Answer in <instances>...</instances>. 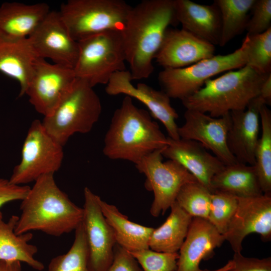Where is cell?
Segmentation results:
<instances>
[{"label":"cell","mask_w":271,"mask_h":271,"mask_svg":"<svg viewBox=\"0 0 271 271\" xmlns=\"http://www.w3.org/2000/svg\"><path fill=\"white\" fill-rule=\"evenodd\" d=\"M177 23L174 0H144L131 7L122 31L132 80L148 78L170 25Z\"/></svg>","instance_id":"obj_1"},{"label":"cell","mask_w":271,"mask_h":271,"mask_svg":"<svg viewBox=\"0 0 271 271\" xmlns=\"http://www.w3.org/2000/svg\"><path fill=\"white\" fill-rule=\"evenodd\" d=\"M22 200L16 234L40 231L60 236L75 230L82 222L83 209L57 186L54 174L39 178Z\"/></svg>","instance_id":"obj_2"},{"label":"cell","mask_w":271,"mask_h":271,"mask_svg":"<svg viewBox=\"0 0 271 271\" xmlns=\"http://www.w3.org/2000/svg\"><path fill=\"white\" fill-rule=\"evenodd\" d=\"M169 139L149 111L137 107L125 96L114 112L104 139L103 153L111 160L136 164L150 153L163 149Z\"/></svg>","instance_id":"obj_3"},{"label":"cell","mask_w":271,"mask_h":271,"mask_svg":"<svg viewBox=\"0 0 271 271\" xmlns=\"http://www.w3.org/2000/svg\"><path fill=\"white\" fill-rule=\"evenodd\" d=\"M269 74H259L247 65L227 71L206 81L202 88L183 100L182 104L186 109L209 113L214 117L244 110L258 96Z\"/></svg>","instance_id":"obj_4"},{"label":"cell","mask_w":271,"mask_h":271,"mask_svg":"<svg viewBox=\"0 0 271 271\" xmlns=\"http://www.w3.org/2000/svg\"><path fill=\"white\" fill-rule=\"evenodd\" d=\"M93 88L76 78L52 114L42 121L46 131L63 146L74 134L90 132L99 120L102 106Z\"/></svg>","instance_id":"obj_5"},{"label":"cell","mask_w":271,"mask_h":271,"mask_svg":"<svg viewBox=\"0 0 271 271\" xmlns=\"http://www.w3.org/2000/svg\"><path fill=\"white\" fill-rule=\"evenodd\" d=\"M131 8L122 0H69L59 13L72 38L79 42L107 31L122 32Z\"/></svg>","instance_id":"obj_6"},{"label":"cell","mask_w":271,"mask_h":271,"mask_svg":"<svg viewBox=\"0 0 271 271\" xmlns=\"http://www.w3.org/2000/svg\"><path fill=\"white\" fill-rule=\"evenodd\" d=\"M78 42V55L73 71L77 78L91 87L106 85L113 74L126 70L122 32L107 31Z\"/></svg>","instance_id":"obj_7"},{"label":"cell","mask_w":271,"mask_h":271,"mask_svg":"<svg viewBox=\"0 0 271 271\" xmlns=\"http://www.w3.org/2000/svg\"><path fill=\"white\" fill-rule=\"evenodd\" d=\"M247 37L241 46L226 55H217L186 67L164 69L158 80L170 98L182 101L204 85L206 81L218 74L240 68L246 65Z\"/></svg>","instance_id":"obj_8"},{"label":"cell","mask_w":271,"mask_h":271,"mask_svg":"<svg viewBox=\"0 0 271 271\" xmlns=\"http://www.w3.org/2000/svg\"><path fill=\"white\" fill-rule=\"evenodd\" d=\"M63 148L46 131L42 121L34 120L22 146L21 161L14 167L10 182L26 185L43 175H54L62 163Z\"/></svg>","instance_id":"obj_9"},{"label":"cell","mask_w":271,"mask_h":271,"mask_svg":"<svg viewBox=\"0 0 271 271\" xmlns=\"http://www.w3.org/2000/svg\"><path fill=\"white\" fill-rule=\"evenodd\" d=\"M162 149L150 153L135 164L146 177L145 188L154 193L150 211L155 217L164 214L170 208L185 184L197 181L177 162L171 160L164 162Z\"/></svg>","instance_id":"obj_10"},{"label":"cell","mask_w":271,"mask_h":271,"mask_svg":"<svg viewBox=\"0 0 271 271\" xmlns=\"http://www.w3.org/2000/svg\"><path fill=\"white\" fill-rule=\"evenodd\" d=\"M76 77L73 69L50 64L38 57L26 94L35 110L44 117L50 115L71 88Z\"/></svg>","instance_id":"obj_11"},{"label":"cell","mask_w":271,"mask_h":271,"mask_svg":"<svg viewBox=\"0 0 271 271\" xmlns=\"http://www.w3.org/2000/svg\"><path fill=\"white\" fill-rule=\"evenodd\" d=\"M82 225L87 242L90 271H107L116 244L113 231L101 209V198L89 188L84 189Z\"/></svg>","instance_id":"obj_12"},{"label":"cell","mask_w":271,"mask_h":271,"mask_svg":"<svg viewBox=\"0 0 271 271\" xmlns=\"http://www.w3.org/2000/svg\"><path fill=\"white\" fill-rule=\"evenodd\" d=\"M132 80L129 70L117 72L106 84L105 92L112 96L124 94L142 102L151 116L164 125L169 138L179 139L176 121L178 114L171 105L170 97L164 91L157 90L144 83H139L135 86Z\"/></svg>","instance_id":"obj_13"},{"label":"cell","mask_w":271,"mask_h":271,"mask_svg":"<svg viewBox=\"0 0 271 271\" xmlns=\"http://www.w3.org/2000/svg\"><path fill=\"white\" fill-rule=\"evenodd\" d=\"M236 212L224 235L234 252H241L243 239L252 233L264 241L271 239V194L238 198Z\"/></svg>","instance_id":"obj_14"},{"label":"cell","mask_w":271,"mask_h":271,"mask_svg":"<svg viewBox=\"0 0 271 271\" xmlns=\"http://www.w3.org/2000/svg\"><path fill=\"white\" fill-rule=\"evenodd\" d=\"M184 116L185 122L178 129L180 138L198 142L212 152L225 165L238 162L227 144L230 113L214 117L198 111L186 109Z\"/></svg>","instance_id":"obj_15"},{"label":"cell","mask_w":271,"mask_h":271,"mask_svg":"<svg viewBox=\"0 0 271 271\" xmlns=\"http://www.w3.org/2000/svg\"><path fill=\"white\" fill-rule=\"evenodd\" d=\"M28 38L38 57L50 59L55 64L73 69L78 42L70 35L59 11H50Z\"/></svg>","instance_id":"obj_16"},{"label":"cell","mask_w":271,"mask_h":271,"mask_svg":"<svg viewBox=\"0 0 271 271\" xmlns=\"http://www.w3.org/2000/svg\"><path fill=\"white\" fill-rule=\"evenodd\" d=\"M215 46L181 29L168 28L154 59L164 69L186 67L214 55Z\"/></svg>","instance_id":"obj_17"},{"label":"cell","mask_w":271,"mask_h":271,"mask_svg":"<svg viewBox=\"0 0 271 271\" xmlns=\"http://www.w3.org/2000/svg\"><path fill=\"white\" fill-rule=\"evenodd\" d=\"M264 104L257 96L244 110L230 112L227 144L230 152L239 163L254 165L255 152L259 139L260 110Z\"/></svg>","instance_id":"obj_18"},{"label":"cell","mask_w":271,"mask_h":271,"mask_svg":"<svg viewBox=\"0 0 271 271\" xmlns=\"http://www.w3.org/2000/svg\"><path fill=\"white\" fill-rule=\"evenodd\" d=\"M168 139L162 150L163 157L179 163L211 192V181L225 165L197 142Z\"/></svg>","instance_id":"obj_19"},{"label":"cell","mask_w":271,"mask_h":271,"mask_svg":"<svg viewBox=\"0 0 271 271\" xmlns=\"http://www.w3.org/2000/svg\"><path fill=\"white\" fill-rule=\"evenodd\" d=\"M224 236L207 220L193 217L185 240L179 250L176 271H207L199 267L202 260L212 257Z\"/></svg>","instance_id":"obj_20"},{"label":"cell","mask_w":271,"mask_h":271,"mask_svg":"<svg viewBox=\"0 0 271 271\" xmlns=\"http://www.w3.org/2000/svg\"><path fill=\"white\" fill-rule=\"evenodd\" d=\"M176 19L182 29L213 45H219L221 17L216 5L174 0Z\"/></svg>","instance_id":"obj_21"},{"label":"cell","mask_w":271,"mask_h":271,"mask_svg":"<svg viewBox=\"0 0 271 271\" xmlns=\"http://www.w3.org/2000/svg\"><path fill=\"white\" fill-rule=\"evenodd\" d=\"M37 58L29 38L14 39L0 35V71L19 83V97L26 94Z\"/></svg>","instance_id":"obj_22"},{"label":"cell","mask_w":271,"mask_h":271,"mask_svg":"<svg viewBox=\"0 0 271 271\" xmlns=\"http://www.w3.org/2000/svg\"><path fill=\"white\" fill-rule=\"evenodd\" d=\"M50 11L45 3L26 5L5 2L0 6V35L14 39L29 38Z\"/></svg>","instance_id":"obj_23"},{"label":"cell","mask_w":271,"mask_h":271,"mask_svg":"<svg viewBox=\"0 0 271 271\" xmlns=\"http://www.w3.org/2000/svg\"><path fill=\"white\" fill-rule=\"evenodd\" d=\"M212 193L220 192L238 198L263 194L254 166L239 162L225 165L211 181Z\"/></svg>","instance_id":"obj_24"},{"label":"cell","mask_w":271,"mask_h":271,"mask_svg":"<svg viewBox=\"0 0 271 271\" xmlns=\"http://www.w3.org/2000/svg\"><path fill=\"white\" fill-rule=\"evenodd\" d=\"M18 218L19 216L13 215L6 222L0 211V260L23 262L33 269L41 271L44 265L35 258L38 248L29 243L33 234L27 232L17 235L15 232Z\"/></svg>","instance_id":"obj_25"},{"label":"cell","mask_w":271,"mask_h":271,"mask_svg":"<svg viewBox=\"0 0 271 271\" xmlns=\"http://www.w3.org/2000/svg\"><path fill=\"white\" fill-rule=\"evenodd\" d=\"M100 205L104 217L113 231L116 244L129 252L149 248V240L154 228L130 221L116 206L101 199Z\"/></svg>","instance_id":"obj_26"},{"label":"cell","mask_w":271,"mask_h":271,"mask_svg":"<svg viewBox=\"0 0 271 271\" xmlns=\"http://www.w3.org/2000/svg\"><path fill=\"white\" fill-rule=\"evenodd\" d=\"M166 221L154 228L150 237L149 247L161 252H178L187 235L192 217L175 201Z\"/></svg>","instance_id":"obj_27"},{"label":"cell","mask_w":271,"mask_h":271,"mask_svg":"<svg viewBox=\"0 0 271 271\" xmlns=\"http://www.w3.org/2000/svg\"><path fill=\"white\" fill-rule=\"evenodd\" d=\"M255 0H215L221 17L219 45L223 47L245 30Z\"/></svg>","instance_id":"obj_28"},{"label":"cell","mask_w":271,"mask_h":271,"mask_svg":"<svg viewBox=\"0 0 271 271\" xmlns=\"http://www.w3.org/2000/svg\"><path fill=\"white\" fill-rule=\"evenodd\" d=\"M261 136L255 152L254 166L263 194H271V112L264 104L260 110Z\"/></svg>","instance_id":"obj_29"},{"label":"cell","mask_w":271,"mask_h":271,"mask_svg":"<svg viewBox=\"0 0 271 271\" xmlns=\"http://www.w3.org/2000/svg\"><path fill=\"white\" fill-rule=\"evenodd\" d=\"M85 235L82 223L75 230L73 244L67 253L50 261L48 271H90Z\"/></svg>","instance_id":"obj_30"},{"label":"cell","mask_w":271,"mask_h":271,"mask_svg":"<svg viewBox=\"0 0 271 271\" xmlns=\"http://www.w3.org/2000/svg\"><path fill=\"white\" fill-rule=\"evenodd\" d=\"M212 193L198 181L185 184L179 191L176 202L192 217L207 219Z\"/></svg>","instance_id":"obj_31"},{"label":"cell","mask_w":271,"mask_h":271,"mask_svg":"<svg viewBox=\"0 0 271 271\" xmlns=\"http://www.w3.org/2000/svg\"><path fill=\"white\" fill-rule=\"evenodd\" d=\"M247 37L246 65L259 74L271 73V28Z\"/></svg>","instance_id":"obj_32"},{"label":"cell","mask_w":271,"mask_h":271,"mask_svg":"<svg viewBox=\"0 0 271 271\" xmlns=\"http://www.w3.org/2000/svg\"><path fill=\"white\" fill-rule=\"evenodd\" d=\"M237 205L238 199L236 196L223 192H213L207 220L224 235Z\"/></svg>","instance_id":"obj_33"},{"label":"cell","mask_w":271,"mask_h":271,"mask_svg":"<svg viewBox=\"0 0 271 271\" xmlns=\"http://www.w3.org/2000/svg\"><path fill=\"white\" fill-rule=\"evenodd\" d=\"M143 271H176L178 252H161L150 248L129 252Z\"/></svg>","instance_id":"obj_34"},{"label":"cell","mask_w":271,"mask_h":271,"mask_svg":"<svg viewBox=\"0 0 271 271\" xmlns=\"http://www.w3.org/2000/svg\"><path fill=\"white\" fill-rule=\"evenodd\" d=\"M245 30L246 35L263 33L271 28V1L255 0Z\"/></svg>","instance_id":"obj_35"},{"label":"cell","mask_w":271,"mask_h":271,"mask_svg":"<svg viewBox=\"0 0 271 271\" xmlns=\"http://www.w3.org/2000/svg\"><path fill=\"white\" fill-rule=\"evenodd\" d=\"M232 267L227 271H271V257L262 259L248 257L234 252Z\"/></svg>","instance_id":"obj_36"},{"label":"cell","mask_w":271,"mask_h":271,"mask_svg":"<svg viewBox=\"0 0 271 271\" xmlns=\"http://www.w3.org/2000/svg\"><path fill=\"white\" fill-rule=\"evenodd\" d=\"M107 271H143L129 251L116 244L112 262Z\"/></svg>","instance_id":"obj_37"},{"label":"cell","mask_w":271,"mask_h":271,"mask_svg":"<svg viewBox=\"0 0 271 271\" xmlns=\"http://www.w3.org/2000/svg\"><path fill=\"white\" fill-rule=\"evenodd\" d=\"M30 189L28 185L13 184L9 180L0 178V208L10 202L22 201Z\"/></svg>","instance_id":"obj_38"},{"label":"cell","mask_w":271,"mask_h":271,"mask_svg":"<svg viewBox=\"0 0 271 271\" xmlns=\"http://www.w3.org/2000/svg\"><path fill=\"white\" fill-rule=\"evenodd\" d=\"M258 96L263 101L265 105H270L271 73L269 74L263 82Z\"/></svg>","instance_id":"obj_39"},{"label":"cell","mask_w":271,"mask_h":271,"mask_svg":"<svg viewBox=\"0 0 271 271\" xmlns=\"http://www.w3.org/2000/svg\"><path fill=\"white\" fill-rule=\"evenodd\" d=\"M0 271H22L21 262L0 260Z\"/></svg>","instance_id":"obj_40"},{"label":"cell","mask_w":271,"mask_h":271,"mask_svg":"<svg viewBox=\"0 0 271 271\" xmlns=\"http://www.w3.org/2000/svg\"><path fill=\"white\" fill-rule=\"evenodd\" d=\"M232 262L231 260H230L228 261V263L226 264H225L224 266H223L220 268L213 270H208L207 271H227L229 269H230L232 267Z\"/></svg>","instance_id":"obj_41"}]
</instances>
